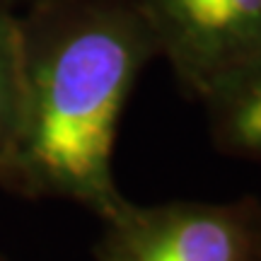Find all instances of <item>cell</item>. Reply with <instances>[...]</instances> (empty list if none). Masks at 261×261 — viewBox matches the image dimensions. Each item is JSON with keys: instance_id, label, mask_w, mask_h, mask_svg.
I'll return each mask as SVG.
<instances>
[{"instance_id": "1", "label": "cell", "mask_w": 261, "mask_h": 261, "mask_svg": "<svg viewBox=\"0 0 261 261\" xmlns=\"http://www.w3.org/2000/svg\"><path fill=\"white\" fill-rule=\"evenodd\" d=\"M19 27V126L0 184L102 218L126 198L114 145L130 92L158 56L148 22L138 0H29Z\"/></svg>"}, {"instance_id": "2", "label": "cell", "mask_w": 261, "mask_h": 261, "mask_svg": "<svg viewBox=\"0 0 261 261\" xmlns=\"http://www.w3.org/2000/svg\"><path fill=\"white\" fill-rule=\"evenodd\" d=\"M94 261H261V203L234 201L133 203L99 218Z\"/></svg>"}, {"instance_id": "3", "label": "cell", "mask_w": 261, "mask_h": 261, "mask_svg": "<svg viewBox=\"0 0 261 261\" xmlns=\"http://www.w3.org/2000/svg\"><path fill=\"white\" fill-rule=\"evenodd\" d=\"M138 8L187 97L261 54V0H138Z\"/></svg>"}, {"instance_id": "4", "label": "cell", "mask_w": 261, "mask_h": 261, "mask_svg": "<svg viewBox=\"0 0 261 261\" xmlns=\"http://www.w3.org/2000/svg\"><path fill=\"white\" fill-rule=\"evenodd\" d=\"M196 99L203 107L215 148L261 162V54L220 73Z\"/></svg>"}, {"instance_id": "5", "label": "cell", "mask_w": 261, "mask_h": 261, "mask_svg": "<svg viewBox=\"0 0 261 261\" xmlns=\"http://www.w3.org/2000/svg\"><path fill=\"white\" fill-rule=\"evenodd\" d=\"M22 27L15 0H0V174L5 172L19 126Z\"/></svg>"}, {"instance_id": "6", "label": "cell", "mask_w": 261, "mask_h": 261, "mask_svg": "<svg viewBox=\"0 0 261 261\" xmlns=\"http://www.w3.org/2000/svg\"><path fill=\"white\" fill-rule=\"evenodd\" d=\"M0 261H12V259H10L8 254H3V252H0Z\"/></svg>"}]
</instances>
